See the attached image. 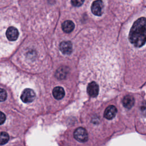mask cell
Here are the masks:
<instances>
[{"mask_svg":"<svg viewBox=\"0 0 146 146\" xmlns=\"http://www.w3.org/2000/svg\"><path fill=\"white\" fill-rule=\"evenodd\" d=\"M0 100L1 102H3L6 100V98H7V94L5 90H3V88H1V92H0Z\"/></svg>","mask_w":146,"mask_h":146,"instance_id":"5bb4252c","label":"cell"},{"mask_svg":"<svg viewBox=\"0 0 146 146\" xmlns=\"http://www.w3.org/2000/svg\"><path fill=\"white\" fill-rule=\"evenodd\" d=\"M87 91L88 94L92 98L98 96L99 91V88L98 84L95 82H90L87 86Z\"/></svg>","mask_w":146,"mask_h":146,"instance_id":"5b68a950","label":"cell"},{"mask_svg":"<svg viewBox=\"0 0 146 146\" xmlns=\"http://www.w3.org/2000/svg\"><path fill=\"white\" fill-rule=\"evenodd\" d=\"M104 4L102 0H96L93 2L91 5L92 13L97 16H100L103 13Z\"/></svg>","mask_w":146,"mask_h":146,"instance_id":"277c9868","label":"cell"},{"mask_svg":"<svg viewBox=\"0 0 146 146\" xmlns=\"http://www.w3.org/2000/svg\"><path fill=\"white\" fill-rule=\"evenodd\" d=\"M52 95L55 99L57 100H60L64 97L65 95V92L64 89L62 87L57 86L53 89Z\"/></svg>","mask_w":146,"mask_h":146,"instance_id":"9c48e42d","label":"cell"},{"mask_svg":"<svg viewBox=\"0 0 146 146\" xmlns=\"http://www.w3.org/2000/svg\"><path fill=\"white\" fill-rule=\"evenodd\" d=\"M122 103L124 107L128 109H130L134 105L135 99L132 96L126 95L124 97Z\"/></svg>","mask_w":146,"mask_h":146,"instance_id":"30bf717a","label":"cell"},{"mask_svg":"<svg viewBox=\"0 0 146 146\" xmlns=\"http://www.w3.org/2000/svg\"><path fill=\"white\" fill-rule=\"evenodd\" d=\"M59 48L63 54L69 55L72 51V43L70 41H63L60 44Z\"/></svg>","mask_w":146,"mask_h":146,"instance_id":"8992f818","label":"cell"},{"mask_svg":"<svg viewBox=\"0 0 146 146\" xmlns=\"http://www.w3.org/2000/svg\"><path fill=\"white\" fill-rule=\"evenodd\" d=\"M67 72L66 68H60L56 72V76L58 77V79H64L67 74Z\"/></svg>","mask_w":146,"mask_h":146,"instance_id":"7c38bea8","label":"cell"},{"mask_svg":"<svg viewBox=\"0 0 146 146\" xmlns=\"http://www.w3.org/2000/svg\"><path fill=\"white\" fill-rule=\"evenodd\" d=\"M84 0H71V3L74 6H80L84 2Z\"/></svg>","mask_w":146,"mask_h":146,"instance_id":"9a60e30c","label":"cell"},{"mask_svg":"<svg viewBox=\"0 0 146 146\" xmlns=\"http://www.w3.org/2000/svg\"><path fill=\"white\" fill-rule=\"evenodd\" d=\"M35 98L34 91L30 88L25 89L21 94V99L23 103H28L32 102Z\"/></svg>","mask_w":146,"mask_h":146,"instance_id":"7a4b0ae2","label":"cell"},{"mask_svg":"<svg viewBox=\"0 0 146 146\" xmlns=\"http://www.w3.org/2000/svg\"><path fill=\"white\" fill-rule=\"evenodd\" d=\"M117 113V108L112 105L108 106L104 112V116L108 120L112 119Z\"/></svg>","mask_w":146,"mask_h":146,"instance_id":"ba28073f","label":"cell"},{"mask_svg":"<svg viewBox=\"0 0 146 146\" xmlns=\"http://www.w3.org/2000/svg\"><path fill=\"white\" fill-rule=\"evenodd\" d=\"M75 27V25L72 21L70 20L65 21L62 24V29L63 31L66 33H70L73 31Z\"/></svg>","mask_w":146,"mask_h":146,"instance_id":"8fae6325","label":"cell"},{"mask_svg":"<svg viewBox=\"0 0 146 146\" xmlns=\"http://www.w3.org/2000/svg\"><path fill=\"white\" fill-rule=\"evenodd\" d=\"M74 138L79 142L84 143L88 140V133L86 130L82 127L76 128L74 132Z\"/></svg>","mask_w":146,"mask_h":146,"instance_id":"3957f363","label":"cell"},{"mask_svg":"<svg viewBox=\"0 0 146 146\" xmlns=\"http://www.w3.org/2000/svg\"><path fill=\"white\" fill-rule=\"evenodd\" d=\"M129 40L135 47H141L146 42V18L141 17L133 24L129 33Z\"/></svg>","mask_w":146,"mask_h":146,"instance_id":"6da1fadb","label":"cell"},{"mask_svg":"<svg viewBox=\"0 0 146 146\" xmlns=\"http://www.w3.org/2000/svg\"><path fill=\"white\" fill-rule=\"evenodd\" d=\"M6 35L9 40L14 41L18 39L19 33L15 27L11 26L7 29L6 32Z\"/></svg>","mask_w":146,"mask_h":146,"instance_id":"52a82bcc","label":"cell"},{"mask_svg":"<svg viewBox=\"0 0 146 146\" xmlns=\"http://www.w3.org/2000/svg\"><path fill=\"white\" fill-rule=\"evenodd\" d=\"M5 120H6V116H5V114L2 112H1V121H0L1 124H2L5 122Z\"/></svg>","mask_w":146,"mask_h":146,"instance_id":"2e32d148","label":"cell"},{"mask_svg":"<svg viewBox=\"0 0 146 146\" xmlns=\"http://www.w3.org/2000/svg\"><path fill=\"white\" fill-rule=\"evenodd\" d=\"M9 140V135L5 132H2L1 133V145H3L7 143Z\"/></svg>","mask_w":146,"mask_h":146,"instance_id":"4fadbf2b","label":"cell"}]
</instances>
